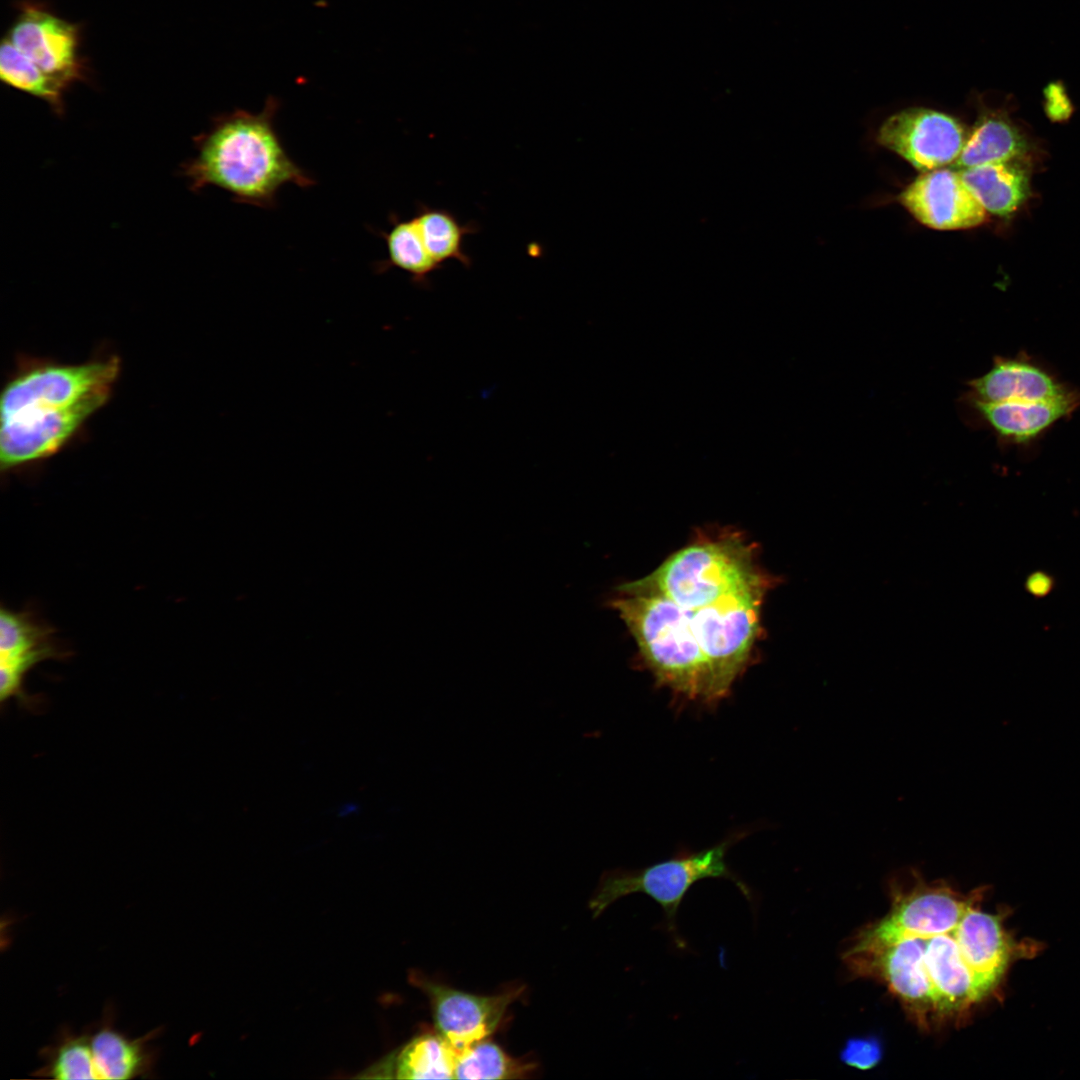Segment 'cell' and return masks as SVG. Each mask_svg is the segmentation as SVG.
Listing matches in <instances>:
<instances>
[{"mask_svg":"<svg viewBox=\"0 0 1080 1080\" xmlns=\"http://www.w3.org/2000/svg\"><path fill=\"white\" fill-rule=\"evenodd\" d=\"M355 809H356V808H355V806H354L353 804H352V805H349V806H343V807H342V808L340 809V810H341V816H346V815H348V814H351V813H353V812H354V810H355Z\"/></svg>","mask_w":1080,"mask_h":1080,"instance_id":"83f0119b","label":"cell"},{"mask_svg":"<svg viewBox=\"0 0 1080 1080\" xmlns=\"http://www.w3.org/2000/svg\"><path fill=\"white\" fill-rule=\"evenodd\" d=\"M428 997L437 1033L456 1053L487 1039L501 1023L508 1006L521 990L498 995H476L413 976Z\"/></svg>","mask_w":1080,"mask_h":1080,"instance_id":"9c48e42d","label":"cell"},{"mask_svg":"<svg viewBox=\"0 0 1080 1080\" xmlns=\"http://www.w3.org/2000/svg\"><path fill=\"white\" fill-rule=\"evenodd\" d=\"M533 1069L487 1038L456 1053L454 1079H519Z\"/></svg>","mask_w":1080,"mask_h":1080,"instance_id":"603a6c76","label":"cell"},{"mask_svg":"<svg viewBox=\"0 0 1080 1080\" xmlns=\"http://www.w3.org/2000/svg\"><path fill=\"white\" fill-rule=\"evenodd\" d=\"M973 904L949 887H921L895 903L878 923L863 930L848 957H862L906 937H930L956 928Z\"/></svg>","mask_w":1080,"mask_h":1080,"instance_id":"8992f818","label":"cell"},{"mask_svg":"<svg viewBox=\"0 0 1080 1080\" xmlns=\"http://www.w3.org/2000/svg\"><path fill=\"white\" fill-rule=\"evenodd\" d=\"M644 579L686 608L703 607L754 590H769L773 584L760 568L752 543L729 530L700 535Z\"/></svg>","mask_w":1080,"mask_h":1080,"instance_id":"277c9868","label":"cell"},{"mask_svg":"<svg viewBox=\"0 0 1080 1080\" xmlns=\"http://www.w3.org/2000/svg\"><path fill=\"white\" fill-rule=\"evenodd\" d=\"M49 631L24 614L4 608L0 615V661L28 660L35 663L55 655L48 643Z\"/></svg>","mask_w":1080,"mask_h":1080,"instance_id":"cb8c5ba5","label":"cell"},{"mask_svg":"<svg viewBox=\"0 0 1080 1080\" xmlns=\"http://www.w3.org/2000/svg\"><path fill=\"white\" fill-rule=\"evenodd\" d=\"M90 1042L98 1079H131L147 1067L148 1056L142 1044L113 1029H100Z\"/></svg>","mask_w":1080,"mask_h":1080,"instance_id":"7402d4cb","label":"cell"},{"mask_svg":"<svg viewBox=\"0 0 1080 1080\" xmlns=\"http://www.w3.org/2000/svg\"><path fill=\"white\" fill-rule=\"evenodd\" d=\"M960 176L986 212L1007 217L1030 194V176L1019 159L958 170Z\"/></svg>","mask_w":1080,"mask_h":1080,"instance_id":"2e32d148","label":"cell"},{"mask_svg":"<svg viewBox=\"0 0 1080 1080\" xmlns=\"http://www.w3.org/2000/svg\"><path fill=\"white\" fill-rule=\"evenodd\" d=\"M1045 96L1046 111L1052 119L1062 120L1069 116L1071 104L1062 86L1056 83L1050 84L1045 91Z\"/></svg>","mask_w":1080,"mask_h":1080,"instance_id":"4316f807","label":"cell"},{"mask_svg":"<svg viewBox=\"0 0 1080 1080\" xmlns=\"http://www.w3.org/2000/svg\"><path fill=\"white\" fill-rule=\"evenodd\" d=\"M1028 144L1023 134L1000 114H984L969 135L957 160L956 170L1021 158Z\"/></svg>","mask_w":1080,"mask_h":1080,"instance_id":"e0dca14e","label":"cell"},{"mask_svg":"<svg viewBox=\"0 0 1080 1080\" xmlns=\"http://www.w3.org/2000/svg\"><path fill=\"white\" fill-rule=\"evenodd\" d=\"M973 906L960 919L954 935L981 1000L999 984L1015 946L1004 931L999 915L982 912Z\"/></svg>","mask_w":1080,"mask_h":1080,"instance_id":"8fae6325","label":"cell"},{"mask_svg":"<svg viewBox=\"0 0 1080 1080\" xmlns=\"http://www.w3.org/2000/svg\"><path fill=\"white\" fill-rule=\"evenodd\" d=\"M58 1080L98 1079L90 1039L79 1036L65 1040L53 1054L45 1070Z\"/></svg>","mask_w":1080,"mask_h":1080,"instance_id":"d4e9b609","label":"cell"},{"mask_svg":"<svg viewBox=\"0 0 1080 1080\" xmlns=\"http://www.w3.org/2000/svg\"><path fill=\"white\" fill-rule=\"evenodd\" d=\"M120 372L117 356L76 365L22 368L0 399L2 470L56 454L109 400Z\"/></svg>","mask_w":1080,"mask_h":1080,"instance_id":"6da1fadb","label":"cell"},{"mask_svg":"<svg viewBox=\"0 0 1080 1080\" xmlns=\"http://www.w3.org/2000/svg\"><path fill=\"white\" fill-rule=\"evenodd\" d=\"M969 387L970 402L982 403L1050 401L1074 391L1045 368L1019 357H998Z\"/></svg>","mask_w":1080,"mask_h":1080,"instance_id":"7c38bea8","label":"cell"},{"mask_svg":"<svg viewBox=\"0 0 1080 1080\" xmlns=\"http://www.w3.org/2000/svg\"><path fill=\"white\" fill-rule=\"evenodd\" d=\"M899 201L920 223L936 230L969 229L986 220V211L954 168L921 172Z\"/></svg>","mask_w":1080,"mask_h":1080,"instance_id":"30bf717a","label":"cell"},{"mask_svg":"<svg viewBox=\"0 0 1080 1080\" xmlns=\"http://www.w3.org/2000/svg\"><path fill=\"white\" fill-rule=\"evenodd\" d=\"M925 937H906L865 958L889 989L920 1021L935 1013L931 983L924 964ZM863 957V956H862Z\"/></svg>","mask_w":1080,"mask_h":1080,"instance_id":"4fadbf2b","label":"cell"},{"mask_svg":"<svg viewBox=\"0 0 1080 1080\" xmlns=\"http://www.w3.org/2000/svg\"><path fill=\"white\" fill-rule=\"evenodd\" d=\"M966 140L962 124L954 117L929 108L911 107L887 118L877 141L920 172L952 165Z\"/></svg>","mask_w":1080,"mask_h":1080,"instance_id":"52a82bcc","label":"cell"},{"mask_svg":"<svg viewBox=\"0 0 1080 1080\" xmlns=\"http://www.w3.org/2000/svg\"><path fill=\"white\" fill-rule=\"evenodd\" d=\"M841 1060L860 1070H870L882 1058L881 1042L875 1037L849 1039L841 1052Z\"/></svg>","mask_w":1080,"mask_h":1080,"instance_id":"484cf974","label":"cell"},{"mask_svg":"<svg viewBox=\"0 0 1080 1080\" xmlns=\"http://www.w3.org/2000/svg\"><path fill=\"white\" fill-rule=\"evenodd\" d=\"M0 77L6 85L45 101L57 115L65 112L68 89L24 55L8 38L0 47Z\"/></svg>","mask_w":1080,"mask_h":1080,"instance_id":"44dd1931","label":"cell"},{"mask_svg":"<svg viewBox=\"0 0 1080 1080\" xmlns=\"http://www.w3.org/2000/svg\"><path fill=\"white\" fill-rule=\"evenodd\" d=\"M279 107L270 96L259 113L236 109L216 117L194 138L195 155L181 167L190 189L215 186L239 203L271 208L282 186H312L315 181L289 157L276 132Z\"/></svg>","mask_w":1080,"mask_h":1080,"instance_id":"7a4b0ae2","label":"cell"},{"mask_svg":"<svg viewBox=\"0 0 1080 1080\" xmlns=\"http://www.w3.org/2000/svg\"><path fill=\"white\" fill-rule=\"evenodd\" d=\"M611 606L633 635L656 681L688 700L720 701L712 675L676 604L644 578L617 587Z\"/></svg>","mask_w":1080,"mask_h":1080,"instance_id":"3957f363","label":"cell"},{"mask_svg":"<svg viewBox=\"0 0 1080 1080\" xmlns=\"http://www.w3.org/2000/svg\"><path fill=\"white\" fill-rule=\"evenodd\" d=\"M455 1060V1050L438 1033H425L385 1060L382 1070L398 1079H454Z\"/></svg>","mask_w":1080,"mask_h":1080,"instance_id":"d6986e66","label":"cell"},{"mask_svg":"<svg viewBox=\"0 0 1080 1080\" xmlns=\"http://www.w3.org/2000/svg\"><path fill=\"white\" fill-rule=\"evenodd\" d=\"M44 72L67 88L84 78L79 26L46 6L23 2L7 37Z\"/></svg>","mask_w":1080,"mask_h":1080,"instance_id":"ba28073f","label":"cell"},{"mask_svg":"<svg viewBox=\"0 0 1080 1080\" xmlns=\"http://www.w3.org/2000/svg\"><path fill=\"white\" fill-rule=\"evenodd\" d=\"M983 421L1003 440L1025 444L1038 438L1080 406V391L1050 401L971 402Z\"/></svg>","mask_w":1080,"mask_h":1080,"instance_id":"9a60e30c","label":"cell"},{"mask_svg":"<svg viewBox=\"0 0 1080 1080\" xmlns=\"http://www.w3.org/2000/svg\"><path fill=\"white\" fill-rule=\"evenodd\" d=\"M924 964L937 1016H953L980 1001L973 974L961 955L954 929L925 937Z\"/></svg>","mask_w":1080,"mask_h":1080,"instance_id":"5bb4252c","label":"cell"},{"mask_svg":"<svg viewBox=\"0 0 1080 1080\" xmlns=\"http://www.w3.org/2000/svg\"><path fill=\"white\" fill-rule=\"evenodd\" d=\"M390 222V230L380 233L386 242L388 257L378 264L379 271L396 267L409 273L416 285L429 286L430 275L443 265L436 263L428 253L413 218L404 220L393 214Z\"/></svg>","mask_w":1080,"mask_h":1080,"instance_id":"ffe728a7","label":"cell"},{"mask_svg":"<svg viewBox=\"0 0 1080 1080\" xmlns=\"http://www.w3.org/2000/svg\"><path fill=\"white\" fill-rule=\"evenodd\" d=\"M734 840L736 838L725 839L708 849L679 854L640 869H617L605 873L589 902L593 916H599L622 897L645 894L661 906L663 929L678 948L684 949L686 944L678 932L677 914L684 897L696 882L706 878L728 879L755 906L751 888L729 869L725 860Z\"/></svg>","mask_w":1080,"mask_h":1080,"instance_id":"5b68a950","label":"cell"},{"mask_svg":"<svg viewBox=\"0 0 1080 1080\" xmlns=\"http://www.w3.org/2000/svg\"><path fill=\"white\" fill-rule=\"evenodd\" d=\"M413 219L428 253L436 263L443 265L448 260H456L467 269L472 266L473 260L464 250V238L480 230L477 222L462 223L451 211L423 203H418Z\"/></svg>","mask_w":1080,"mask_h":1080,"instance_id":"ac0fdd59","label":"cell"}]
</instances>
